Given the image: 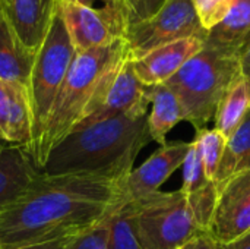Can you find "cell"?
Wrapping results in <instances>:
<instances>
[{"instance_id": "1", "label": "cell", "mask_w": 250, "mask_h": 249, "mask_svg": "<svg viewBox=\"0 0 250 249\" xmlns=\"http://www.w3.org/2000/svg\"><path fill=\"white\" fill-rule=\"evenodd\" d=\"M125 182L41 172L0 214V247H22L72 238L95 226L126 201Z\"/></svg>"}, {"instance_id": "2", "label": "cell", "mask_w": 250, "mask_h": 249, "mask_svg": "<svg viewBox=\"0 0 250 249\" xmlns=\"http://www.w3.org/2000/svg\"><path fill=\"white\" fill-rule=\"evenodd\" d=\"M152 141L148 114H122L72 131L47 156L42 175H81L125 182L133 163Z\"/></svg>"}, {"instance_id": "3", "label": "cell", "mask_w": 250, "mask_h": 249, "mask_svg": "<svg viewBox=\"0 0 250 249\" xmlns=\"http://www.w3.org/2000/svg\"><path fill=\"white\" fill-rule=\"evenodd\" d=\"M126 54L127 47L123 38L108 45L76 51L69 72L57 92L44 131L31 150L34 163L40 170L42 169L48 153L83 119L103 81Z\"/></svg>"}, {"instance_id": "4", "label": "cell", "mask_w": 250, "mask_h": 249, "mask_svg": "<svg viewBox=\"0 0 250 249\" xmlns=\"http://www.w3.org/2000/svg\"><path fill=\"white\" fill-rule=\"evenodd\" d=\"M240 73V56L204 45L166 85L183 106L186 122L201 131L215 117L223 97Z\"/></svg>"}, {"instance_id": "5", "label": "cell", "mask_w": 250, "mask_h": 249, "mask_svg": "<svg viewBox=\"0 0 250 249\" xmlns=\"http://www.w3.org/2000/svg\"><path fill=\"white\" fill-rule=\"evenodd\" d=\"M133 205L135 229L142 249H177L208 233V225L182 189L157 191Z\"/></svg>"}, {"instance_id": "6", "label": "cell", "mask_w": 250, "mask_h": 249, "mask_svg": "<svg viewBox=\"0 0 250 249\" xmlns=\"http://www.w3.org/2000/svg\"><path fill=\"white\" fill-rule=\"evenodd\" d=\"M75 56L76 48L70 40L62 12L57 6L50 29L35 54L28 84V94L34 119L31 150L38 142L44 131L57 92L69 72Z\"/></svg>"}, {"instance_id": "7", "label": "cell", "mask_w": 250, "mask_h": 249, "mask_svg": "<svg viewBox=\"0 0 250 249\" xmlns=\"http://www.w3.org/2000/svg\"><path fill=\"white\" fill-rule=\"evenodd\" d=\"M196 15L193 0H167L151 18L129 25L125 32V43L132 60L146 53L189 37H207Z\"/></svg>"}, {"instance_id": "8", "label": "cell", "mask_w": 250, "mask_h": 249, "mask_svg": "<svg viewBox=\"0 0 250 249\" xmlns=\"http://www.w3.org/2000/svg\"><path fill=\"white\" fill-rule=\"evenodd\" d=\"M151 106V87L136 76L129 53L108 72L91 101L83 119L75 129L122 114L145 116ZM73 129V131H75Z\"/></svg>"}, {"instance_id": "9", "label": "cell", "mask_w": 250, "mask_h": 249, "mask_svg": "<svg viewBox=\"0 0 250 249\" xmlns=\"http://www.w3.org/2000/svg\"><path fill=\"white\" fill-rule=\"evenodd\" d=\"M59 9L76 51L108 45L125 37L127 22L120 3L97 7L59 0Z\"/></svg>"}, {"instance_id": "10", "label": "cell", "mask_w": 250, "mask_h": 249, "mask_svg": "<svg viewBox=\"0 0 250 249\" xmlns=\"http://www.w3.org/2000/svg\"><path fill=\"white\" fill-rule=\"evenodd\" d=\"M250 232V172L230 179L218 192L208 235L220 245Z\"/></svg>"}, {"instance_id": "11", "label": "cell", "mask_w": 250, "mask_h": 249, "mask_svg": "<svg viewBox=\"0 0 250 249\" xmlns=\"http://www.w3.org/2000/svg\"><path fill=\"white\" fill-rule=\"evenodd\" d=\"M190 142H167L151 154L138 169H133L123 183L126 201H136L160 191V186L180 167L186 158Z\"/></svg>"}, {"instance_id": "12", "label": "cell", "mask_w": 250, "mask_h": 249, "mask_svg": "<svg viewBox=\"0 0 250 249\" xmlns=\"http://www.w3.org/2000/svg\"><path fill=\"white\" fill-rule=\"evenodd\" d=\"M32 135L34 119L28 88L0 78V144L31 150Z\"/></svg>"}, {"instance_id": "13", "label": "cell", "mask_w": 250, "mask_h": 249, "mask_svg": "<svg viewBox=\"0 0 250 249\" xmlns=\"http://www.w3.org/2000/svg\"><path fill=\"white\" fill-rule=\"evenodd\" d=\"M204 45L205 40L199 37H189L161 45L145 56L132 60L133 70L139 81L146 87L166 84L195 54H198Z\"/></svg>"}, {"instance_id": "14", "label": "cell", "mask_w": 250, "mask_h": 249, "mask_svg": "<svg viewBox=\"0 0 250 249\" xmlns=\"http://www.w3.org/2000/svg\"><path fill=\"white\" fill-rule=\"evenodd\" d=\"M0 4L21 44L37 54L50 29L59 0H6Z\"/></svg>"}, {"instance_id": "15", "label": "cell", "mask_w": 250, "mask_h": 249, "mask_svg": "<svg viewBox=\"0 0 250 249\" xmlns=\"http://www.w3.org/2000/svg\"><path fill=\"white\" fill-rule=\"evenodd\" d=\"M40 172L28 148L0 144V214L26 191Z\"/></svg>"}, {"instance_id": "16", "label": "cell", "mask_w": 250, "mask_h": 249, "mask_svg": "<svg viewBox=\"0 0 250 249\" xmlns=\"http://www.w3.org/2000/svg\"><path fill=\"white\" fill-rule=\"evenodd\" d=\"M250 43V0H236L227 16L208 31L205 45L240 56Z\"/></svg>"}, {"instance_id": "17", "label": "cell", "mask_w": 250, "mask_h": 249, "mask_svg": "<svg viewBox=\"0 0 250 249\" xmlns=\"http://www.w3.org/2000/svg\"><path fill=\"white\" fill-rule=\"evenodd\" d=\"M34 59L35 54L29 53L18 40L0 4V78L28 88Z\"/></svg>"}, {"instance_id": "18", "label": "cell", "mask_w": 250, "mask_h": 249, "mask_svg": "<svg viewBox=\"0 0 250 249\" xmlns=\"http://www.w3.org/2000/svg\"><path fill=\"white\" fill-rule=\"evenodd\" d=\"M151 107L148 131L152 141L163 147L167 144L168 132L182 120H186V114L177 95L166 84L151 87Z\"/></svg>"}, {"instance_id": "19", "label": "cell", "mask_w": 250, "mask_h": 249, "mask_svg": "<svg viewBox=\"0 0 250 249\" xmlns=\"http://www.w3.org/2000/svg\"><path fill=\"white\" fill-rule=\"evenodd\" d=\"M250 172V112L227 138V145L214 179L217 192L237 175Z\"/></svg>"}, {"instance_id": "20", "label": "cell", "mask_w": 250, "mask_h": 249, "mask_svg": "<svg viewBox=\"0 0 250 249\" xmlns=\"http://www.w3.org/2000/svg\"><path fill=\"white\" fill-rule=\"evenodd\" d=\"M250 112V76L243 72L231 84L215 113V129L229 138Z\"/></svg>"}, {"instance_id": "21", "label": "cell", "mask_w": 250, "mask_h": 249, "mask_svg": "<svg viewBox=\"0 0 250 249\" xmlns=\"http://www.w3.org/2000/svg\"><path fill=\"white\" fill-rule=\"evenodd\" d=\"M110 233L107 249H142L133 217V205L130 201H123L116 205L110 214Z\"/></svg>"}, {"instance_id": "22", "label": "cell", "mask_w": 250, "mask_h": 249, "mask_svg": "<svg viewBox=\"0 0 250 249\" xmlns=\"http://www.w3.org/2000/svg\"><path fill=\"white\" fill-rule=\"evenodd\" d=\"M193 142L198 147L199 157L207 178L214 182L227 145V138L215 128L214 129L204 128L201 131H196V136Z\"/></svg>"}, {"instance_id": "23", "label": "cell", "mask_w": 250, "mask_h": 249, "mask_svg": "<svg viewBox=\"0 0 250 249\" xmlns=\"http://www.w3.org/2000/svg\"><path fill=\"white\" fill-rule=\"evenodd\" d=\"M212 181H209L205 175L201 157H199V151L196 144L192 141L190 147L188 150L186 158L183 161V185H182V191L185 194H192L196 192L199 189H202L204 186H207L208 183H211Z\"/></svg>"}, {"instance_id": "24", "label": "cell", "mask_w": 250, "mask_h": 249, "mask_svg": "<svg viewBox=\"0 0 250 249\" xmlns=\"http://www.w3.org/2000/svg\"><path fill=\"white\" fill-rule=\"evenodd\" d=\"M110 214L95 226L70 238L64 249H107L108 233H110V223H108Z\"/></svg>"}, {"instance_id": "25", "label": "cell", "mask_w": 250, "mask_h": 249, "mask_svg": "<svg viewBox=\"0 0 250 249\" xmlns=\"http://www.w3.org/2000/svg\"><path fill=\"white\" fill-rule=\"evenodd\" d=\"M236 0H193L196 15L205 31L218 25L230 12Z\"/></svg>"}, {"instance_id": "26", "label": "cell", "mask_w": 250, "mask_h": 249, "mask_svg": "<svg viewBox=\"0 0 250 249\" xmlns=\"http://www.w3.org/2000/svg\"><path fill=\"white\" fill-rule=\"evenodd\" d=\"M166 1L167 0H129V3L125 6L127 26L154 16Z\"/></svg>"}, {"instance_id": "27", "label": "cell", "mask_w": 250, "mask_h": 249, "mask_svg": "<svg viewBox=\"0 0 250 249\" xmlns=\"http://www.w3.org/2000/svg\"><path fill=\"white\" fill-rule=\"evenodd\" d=\"M177 249H220V244L212 239L208 233L199 235Z\"/></svg>"}, {"instance_id": "28", "label": "cell", "mask_w": 250, "mask_h": 249, "mask_svg": "<svg viewBox=\"0 0 250 249\" xmlns=\"http://www.w3.org/2000/svg\"><path fill=\"white\" fill-rule=\"evenodd\" d=\"M73 238V236H72ZM70 238H62L56 241H48V242H41V244H31V245H22V247H10V248L1 249H64L66 244L69 242Z\"/></svg>"}, {"instance_id": "29", "label": "cell", "mask_w": 250, "mask_h": 249, "mask_svg": "<svg viewBox=\"0 0 250 249\" xmlns=\"http://www.w3.org/2000/svg\"><path fill=\"white\" fill-rule=\"evenodd\" d=\"M220 249H250V232L229 244L220 245Z\"/></svg>"}, {"instance_id": "30", "label": "cell", "mask_w": 250, "mask_h": 249, "mask_svg": "<svg viewBox=\"0 0 250 249\" xmlns=\"http://www.w3.org/2000/svg\"><path fill=\"white\" fill-rule=\"evenodd\" d=\"M240 65H242V72L250 76V43L240 54Z\"/></svg>"}, {"instance_id": "31", "label": "cell", "mask_w": 250, "mask_h": 249, "mask_svg": "<svg viewBox=\"0 0 250 249\" xmlns=\"http://www.w3.org/2000/svg\"><path fill=\"white\" fill-rule=\"evenodd\" d=\"M60 1H73V3H81V4H86V6H95L97 3H101L103 6H107V4H116V3H120V0H60ZM123 6V4H122Z\"/></svg>"}, {"instance_id": "32", "label": "cell", "mask_w": 250, "mask_h": 249, "mask_svg": "<svg viewBox=\"0 0 250 249\" xmlns=\"http://www.w3.org/2000/svg\"><path fill=\"white\" fill-rule=\"evenodd\" d=\"M120 1H122V4H123V9H125V6L129 3V0H120Z\"/></svg>"}, {"instance_id": "33", "label": "cell", "mask_w": 250, "mask_h": 249, "mask_svg": "<svg viewBox=\"0 0 250 249\" xmlns=\"http://www.w3.org/2000/svg\"><path fill=\"white\" fill-rule=\"evenodd\" d=\"M0 1H6V0H0Z\"/></svg>"}, {"instance_id": "34", "label": "cell", "mask_w": 250, "mask_h": 249, "mask_svg": "<svg viewBox=\"0 0 250 249\" xmlns=\"http://www.w3.org/2000/svg\"><path fill=\"white\" fill-rule=\"evenodd\" d=\"M0 249H1V248H0Z\"/></svg>"}]
</instances>
